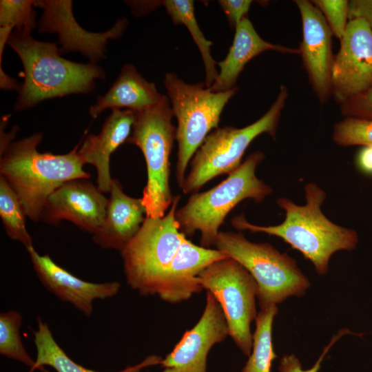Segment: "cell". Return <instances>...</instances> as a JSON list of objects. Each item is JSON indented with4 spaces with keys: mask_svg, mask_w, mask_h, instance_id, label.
Masks as SVG:
<instances>
[{
    "mask_svg": "<svg viewBox=\"0 0 372 372\" xmlns=\"http://www.w3.org/2000/svg\"><path fill=\"white\" fill-rule=\"evenodd\" d=\"M304 194V205L285 197L276 200L285 214V220L278 225H256L248 222L244 214L234 217L231 225L238 230L265 233L282 238L311 261L318 274L325 275L331 256L340 250L355 249L358 234L354 229L338 225L326 217L321 207L327 194L319 185L307 183Z\"/></svg>",
    "mask_w": 372,
    "mask_h": 372,
    "instance_id": "1",
    "label": "cell"
},
{
    "mask_svg": "<svg viewBox=\"0 0 372 372\" xmlns=\"http://www.w3.org/2000/svg\"><path fill=\"white\" fill-rule=\"evenodd\" d=\"M32 30L15 29L8 41L20 58L24 71L14 110L28 109L45 99L89 92L96 79H105L100 66L62 58L56 43L33 39Z\"/></svg>",
    "mask_w": 372,
    "mask_h": 372,
    "instance_id": "2",
    "label": "cell"
},
{
    "mask_svg": "<svg viewBox=\"0 0 372 372\" xmlns=\"http://www.w3.org/2000/svg\"><path fill=\"white\" fill-rule=\"evenodd\" d=\"M43 134L36 133L10 143L1 152L0 176L19 198L26 216L41 219L49 196L63 183L76 178H90L78 149L81 143L64 154L41 153L37 150Z\"/></svg>",
    "mask_w": 372,
    "mask_h": 372,
    "instance_id": "3",
    "label": "cell"
},
{
    "mask_svg": "<svg viewBox=\"0 0 372 372\" xmlns=\"http://www.w3.org/2000/svg\"><path fill=\"white\" fill-rule=\"evenodd\" d=\"M264 158L262 152H255L220 183L206 192L192 194L175 213L180 231L187 238L198 231L200 246H215L220 227L238 203L247 199L262 203L272 194V188L256 176Z\"/></svg>",
    "mask_w": 372,
    "mask_h": 372,
    "instance_id": "4",
    "label": "cell"
},
{
    "mask_svg": "<svg viewBox=\"0 0 372 372\" xmlns=\"http://www.w3.org/2000/svg\"><path fill=\"white\" fill-rule=\"evenodd\" d=\"M216 249L245 267L258 285L260 309L303 296L310 286L296 261L267 242H254L240 233L220 231Z\"/></svg>",
    "mask_w": 372,
    "mask_h": 372,
    "instance_id": "5",
    "label": "cell"
},
{
    "mask_svg": "<svg viewBox=\"0 0 372 372\" xmlns=\"http://www.w3.org/2000/svg\"><path fill=\"white\" fill-rule=\"evenodd\" d=\"M169 99L164 95L157 104L135 112L132 134L127 142L136 145L146 162L147 179L141 197L146 216L161 218L174 196L170 184V155L176 140V127Z\"/></svg>",
    "mask_w": 372,
    "mask_h": 372,
    "instance_id": "6",
    "label": "cell"
},
{
    "mask_svg": "<svg viewBox=\"0 0 372 372\" xmlns=\"http://www.w3.org/2000/svg\"><path fill=\"white\" fill-rule=\"evenodd\" d=\"M287 97V87L281 85L269 110L254 123L242 128L227 126L211 132L191 160L190 171L181 187L183 192L196 193L211 179L236 170L250 143L260 134L275 137Z\"/></svg>",
    "mask_w": 372,
    "mask_h": 372,
    "instance_id": "7",
    "label": "cell"
},
{
    "mask_svg": "<svg viewBox=\"0 0 372 372\" xmlns=\"http://www.w3.org/2000/svg\"><path fill=\"white\" fill-rule=\"evenodd\" d=\"M164 84L178 122L176 177L181 188L190 161L211 131L218 128L222 112L237 89L214 92L202 83L188 84L172 72L165 74Z\"/></svg>",
    "mask_w": 372,
    "mask_h": 372,
    "instance_id": "8",
    "label": "cell"
},
{
    "mask_svg": "<svg viewBox=\"0 0 372 372\" xmlns=\"http://www.w3.org/2000/svg\"><path fill=\"white\" fill-rule=\"evenodd\" d=\"M180 196H174L169 211L145 218L139 231L121 251L127 284L142 296L156 295L160 280L186 238L175 217Z\"/></svg>",
    "mask_w": 372,
    "mask_h": 372,
    "instance_id": "9",
    "label": "cell"
},
{
    "mask_svg": "<svg viewBox=\"0 0 372 372\" xmlns=\"http://www.w3.org/2000/svg\"><path fill=\"white\" fill-rule=\"evenodd\" d=\"M201 287L219 303L229 335L242 352L249 356L253 348L250 325L257 317L258 285L249 272L232 258L214 262L198 275Z\"/></svg>",
    "mask_w": 372,
    "mask_h": 372,
    "instance_id": "10",
    "label": "cell"
},
{
    "mask_svg": "<svg viewBox=\"0 0 372 372\" xmlns=\"http://www.w3.org/2000/svg\"><path fill=\"white\" fill-rule=\"evenodd\" d=\"M331 71V92L346 103L372 86V30L362 19L349 20Z\"/></svg>",
    "mask_w": 372,
    "mask_h": 372,
    "instance_id": "11",
    "label": "cell"
},
{
    "mask_svg": "<svg viewBox=\"0 0 372 372\" xmlns=\"http://www.w3.org/2000/svg\"><path fill=\"white\" fill-rule=\"evenodd\" d=\"M34 6L43 10L39 21V32L57 33L61 52H79L91 63L104 57L108 39L119 37L126 27V20H118L114 26L103 33H94L83 29L75 20L70 0L34 1Z\"/></svg>",
    "mask_w": 372,
    "mask_h": 372,
    "instance_id": "12",
    "label": "cell"
},
{
    "mask_svg": "<svg viewBox=\"0 0 372 372\" xmlns=\"http://www.w3.org/2000/svg\"><path fill=\"white\" fill-rule=\"evenodd\" d=\"M107 201L89 178L73 179L49 196L40 220L50 225L69 220L93 234L103 223Z\"/></svg>",
    "mask_w": 372,
    "mask_h": 372,
    "instance_id": "13",
    "label": "cell"
},
{
    "mask_svg": "<svg viewBox=\"0 0 372 372\" xmlns=\"http://www.w3.org/2000/svg\"><path fill=\"white\" fill-rule=\"evenodd\" d=\"M229 335L223 311L214 296L207 291L203 313L193 328L183 334L161 366L178 372H207V355L211 347Z\"/></svg>",
    "mask_w": 372,
    "mask_h": 372,
    "instance_id": "14",
    "label": "cell"
},
{
    "mask_svg": "<svg viewBox=\"0 0 372 372\" xmlns=\"http://www.w3.org/2000/svg\"><path fill=\"white\" fill-rule=\"evenodd\" d=\"M295 2L302 25L300 52L314 91L320 102L324 103L331 92L333 33L323 14L313 3L306 0Z\"/></svg>",
    "mask_w": 372,
    "mask_h": 372,
    "instance_id": "15",
    "label": "cell"
},
{
    "mask_svg": "<svg viewBox=\"0 0 372 372\" xmlns=\"http://www.w3.org/2000/svg\"><path fill=\"white\" fill-rule=\"evenodd\" d=\"M26 249L44 287L86 316L92 313L94 300L112 298L119 291L121 285L118 282L93 283L83 280L56 264L48 255H39L33 246Z\"/></svg>",
    "mask_w": 372,
    "mask_h": 372,
    "instance_id": "16",
    "label": "cell"
},
{
    "mask_svg": "<svg viewBox=\"0 0 372 372\" xmlns=\"http://www.w3.org/2000/svg\"><path fill=\"white\" fill-rule=\"evenodd\" d=\"M229 258L216 249L198 246L187 238L162 276L156 295L169 303H179L200 292L198 275L215 261Z\"/></svg>",
    "mask_w": 372,
    "mask_h": 372,
    "instance_id": "17",
    "label": "cell"
},
{
    "mask_svg": "<svg viewBox=\"0 0 372 372\" xmlns=\"http://www.w3.org/2000/svg\"><path fill=\"white\" fill-rule=\"evenodd\" d=\"M105 217L93 234V240L104 249L120 251L139 231L146 216L142 198L129 196L121 183L112 178Z\"/></svg>",
    "mask_w": 372,
    "mask_h": 372,
    "instance_id": "18",
    "label": "cell"
},
{
    "mask_svg": "<svg viewBox=\"0 0 372 372\" xmlns=\"http://www.w3.org/2000/svg\"><path fill=\"white\" fill-rule=\"evenodd\" d=\"M135 118V112L132 110H112L101 132L87 135L78 151L85 164L95 167L96 186L103 193L110 191L112 180L110 172V156L122 143L127 142Z\"/></svg>",
    "mask_w": 372,
    "mask_h": 372,
    "instance_id": "19",
    "label": "cell"
},
{
    "mask_svg": "<svg viewBox=\"0 0 372 372\" xmlns=\"http://www.w3.org/2000/svg\"><path fill=\"white\" fill-rule=\"evenodd\" d=\"M267 50L300 54L299 49L287 48L263 40L247 17H244L235 27L234 41L227 56L217 63L220 72L209 88L214 92H223L235 88L237 79L245 65L251 59Z\"/></svg>",
    "mask_w": 372,
    "mask_h": 372,
    "instance_id": "20",
    "label": "cell"
},
{
    "mask_svg": "<svg viewBox=\"0 0 372 372\" xmlns=\"http://www.w3.org/2000/svg\"><path fill=\"white\" fill-rule=\"evenodd\" d=\"M164 97L154 83L145 80L132 64L125 65L117 79L107 92L97 98L90 107V116L95 118L101 112L125 109L141 111L158 103Z\"/></svg>",
    "mask_w": 372,
    "mask_h": 372,
    "instance_id": "21",
    "label": "cell"
},
{
    "mask_svg": "<svg viewBox=\"0 0 372 372\" xmlns=\"http://www.w3.org/2000/svg\"><path fill=\"white\" fill-rule=\"evenodd\" d=\"M37 323L38 329L34 331L37 359L32 370L47 365L56 372H98L86 369L72 360L56 342L48 325L40 318H38ZM162 360L161 356L149 355L141 362L118 372H140L146 367L161 364Z\"/></svg>",
    "mask_w": 372,
    "mask_h": 372,
    "instance_id": "22",
    "label": "cell"
},
{
    "mask_svg": "<svg viewBox=\"0 0 372 372\" xmlns=\"http://www.w3.org/2000/svg\"><path fill=\"white\" fill-rule=\"evenodd\" d=\"M156 4L165 6L174 24H184L197 45L205 65L206 78L205 86L210 87L216 80L218 72L216 68L217 63L211 55L212 42L206 39L200 30L194 14V3L191 0H165L156 1Z\"/></svg>",
    "mask_w": 372,
    "mask_h": 372,
    "instance_id": "23",
    "label": "cell"
},
{
    "mask_svg": "<svg viewBox=\"0 0 372 372\" xmlns=\"http://www.w3.org/2000/svg\"><path fill=\"white\" fill-rule=\"evenodd\" d=\"M277 312V305H273L258 313L252 351L242 372H270L271 362L277 358L272 344V325Z\"/></svg>",
    "mask_w": 372,
    "mask_h": 372,
    "instance_id": "24",
    "label": "cell"
},
{
    "mask_svg": "<svg viewBox=\"0 0 372 372\" xmlns=\"http://www.w3.org/2000/svg\"><path fill=\"white\" fill-rule=\"evenodd\" d=\"M0 216L7 235L20 242L26 249L32 247V239L25 227L23 206L16 192L0 176Z\"/></svg>",
    "mask_w": 372,
    "mask_h": 372,
    "instance_id": "25",
    "label": "cell"
},
{
    "mask_svg": "<svg viewBox=\"0 0 372 372\" xmlns=\"http://www.w3.org/2000/svg\"><path fill=\"white\" fill-rule=\"evenodd\" d=\"M21 314L8 311L0 314V353L33 369L35 361L27 353L21 339Z\"/></svg>",
    "mask_w": 372,
    "mask_h": 372,
    "instance_id": "26",
    "label": "cell"
},
{
    "mask_svg": "<svg viewBox=\"0 0 372 372\" xmlns=\"http://www.w3.org/2000/svg\"><path fill=\"white\" fill-rule=\"evenodd\" d=\"M332 138L342 147L372 145V119L347 117L335 124Z\"/></svg>",
    "mask_w": 372,
    "mask_h": 372,
    "instance_id": "27",
    "label": "cell"
},
{
    "mask_svg": "<svg viewBox=\"0 0 372 372\" xmlns=\"http://www.w3.org/2000/svg\"><path fill=\"white\" fill-rule=\"evenodd\" d=\"M34 4L32 0H1L0 27L32 30L36 25Z\"/></svg>",
    "mask_w": 372,
    "mask_h": 372,
    "instance_id": "28",
    "label": "cell"
},
{
    "mask_svg": "<svg viewBox=\"0 0 372 372\" xmlns=\"http://www.w3.org/2000/svg\"><path fill=\"white\" fill-rule=\"evenodd\" d=\"M313 3L321 11L330 29L341 39L349 21V1L346 0H315Z\"/></svg>",
    "mask_w": 372,
    "mask_h": 372,
    "instance_id": "29",
    "label": "cell"
},
{
    "mask_svg": "<svg viewBox=\"0 0 372 372\" xmlns=\"http://www.w3.org/2000/svg\"><path fill=\"white\" fill-rule=\"evenodd\" d=\"M347 117L372 119V86L366 92L344 104Z\"/></svg>",
    "mask_w": 372,
    "mask_h": 372,
    "instance_id": "30",
    "label": "cell"
},
{
    "mask_svg": "<svg viewBox=\"0 0 372 372\" xmlns=\"http://www.w3.org/2000/svg\"><path fill=\"white\" fill-rule=\"evenodd\" d=\"M351 333L349 330H342L332 338L330 343L324 349L316 364L309 369L304 370L299 360L293 354L285 355L280 362L278 369L280 372H318L320 369L323 358L331 347L344 334Z\"/></svg>",
    "mask_w": 372,
    "mask_h": 372,
    "instance_id": "31",
    "label": "cell"
},
{
    "mask_svg": "<svg viewBox=\"0 0 372 372\" xmlns=\"http://www.w3.org/2000/svg\"><path fill=\"white\" fill-rule=\"evenodd\" d=\"M252 1L250 0H220L218 3L231 25H236L245 17Z\"/></svg>",
    "mask_w": 372,
    "mask_h": 372,
    "instance_id": "32",
    "label": "cell"
},
{
    "mask_svg": "<svg viewBox=\"0 0 372 372\" xmlns=\"http://www.w3.org/2000/svg\"><path fill=\"white\" fill-rule=\"evenodd\" d=\"M362 19L372 30V0L349 1V19Z\"/></svg>",
    "mask_w": 372,
    "mask_h": 372,
    "instance_id": "33",
    "label": "cell"
},
{
    "mask_svg": "<svg viewBox=\"0 0 372 372\" xmlns=\"http://www.w3.org/2000/svg\"><path fill=\"white\" fill-rule=\"evenodd\" d=\"M356 165L362 173L372 175V145L361 149L356 157Z\"/></svg>",
    "mask_w": 372,
    "mask_h": 372,
    "instance_id": "34",
    "label": "cell"
},
{
    "mask_svg": "<svg viewBox=\"0 0 372 372\" xmlns=\"http://www.w3.org/2000/svg\"><path fill=\"white\" fill-rule=\"evenodd\" d=\"M162 372H178V371L174 368H165Z\"/></svg>",
    "mask_w": 372,
    "mask_h": 372,
    "instance_id": "35",
    "label": "cell"
}]
</instances>
